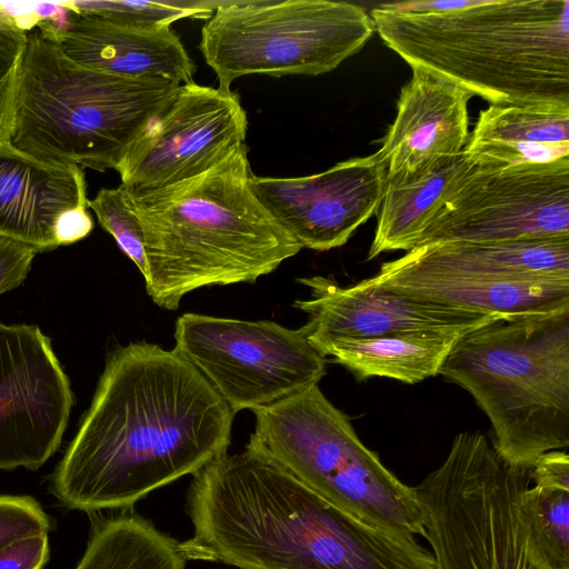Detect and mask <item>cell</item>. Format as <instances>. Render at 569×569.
Wrapping results in <instances>:
<instances>
[{
	"label": "cell",
	"mask_w": 569,
	"mask_h": 569,
	"mask_svg": "<svg viewBox=\"0 0 569 569\" xmlns=\"http://www.w3.org/2000/svg\"><path fill=\"white\" fill-rule=\"evenodd\" d=\"M569 237V157L475 167L433 210L415 248Z\"/></svg>",
	"instance_id": "30bf717a"
},
{
	"label": "cell",
	"mask_w": 569,
	"mask_h": 569,
	"mask_svg": "<svg viewBox=\"0 0 569 569\" xmlns=\"http://www.w3.org/2000/svg\"><path fill=\"white\" fill-rule=\"evenodd\" d=\"M88 208L96 213L101 227L114 238L119 248L143 276V232L138 218L129 207L122 186L100 189L96 197L88 201Z\"/></svg>",
	"instance_id": "484cf974"
},
{
	"label": "cell",
	"mask_w": 569,
	"mask_h": 569,
	"mask_svg": "<svg viewBox=\"0 0 569 569\" xmlns=\"http://www.w3.org/2000/svg\"><path fill=\"white\" fill-rule=\"evenodd\" d=\"M252 412L256 425L247 448L369 526L425 538L426 516L415 487L405 485L365 446L319 385Z\"/></svg>",
	"instance_id": "52a82bcc"
},
{
	"label": "cell",
	"mask_w": 569,
	"mask_h": 569,
	"mask_svg": "<svg viewBox=\"0 0 569 569\" xmlns=\"http://www.w3.org/2000/svg\"><path fill=\"white\" fill-rule=\"evenodd\" d=\"M250 183L270 216L301 249L326 251L343 246L377 212L386 169L375 153L305 177L252 172Z\"/></svg>",
	"instance_id": "4fadbf2b"
},
{
	"label": "cell",
	"mask_w": 569,
	"mask_h": 569,
	"mask_svg": "<svg viewBox=\"0 0 569 569\" xmlns=\"http://www.w3.org/2000/svg\"><path fill=\"white\" fill-rule=\"evenodd\" d=\"M26 33L9 143L44 164L116 169L146 122L180 86L83 67L37 24Z\"/></svg>",
	"instance_id": "5b68a950"
},
{
	"label": "cell",
	"mask_w": 569,
	"mask_h": 569,
	"mask_svg": "<svg viewBox=\"0 0 569 569\" xmlns=\"http://www.w3.org/2000/svg\"><path fill=\"white\" fill-rule=\"evenodd\" d=\"M88 201L80 167L48 166L0 142V238L37 252L56 249L63 217Z\"/></svg>",
	"instance_id": "e0dca14e"
},
{
	"label": "cell",
	"mask_w": 569,
	"mask_h": 569,
	"mask_svg": "<svg viewBox=\"0 0 569 569\" xmlns=\"http://www.w3.org/2000/svg\"><path fill=\"white\" fill-rule=\"evenodd\" d=\"M234 415L174 349L143 341L118 347L50 492L71 510L129 509L226 452Z\"/></svg>",
	"instance_id": "6da1fadb"
},
{
	"label": "cell",
	"mask_w": 569,
	"mask_h": 569,
	"mask_svg": "<svg viewBox=\"0 0 569 569\" xmlns=\"http://www.w3.org/2000/svg\"><path fill=\"white\" fill-rule=\"evenodd\" d=\"M522 505L539 551L553 569H569V489L529 485Z\"/></svg>",
	"instance_id": "cb8c5ba5"
},
{
	"label": "cell",
	"mask_w": 569,
	"mask_h": 569,
	"mask_svg": "<svg viewBox=\"0 0 569 569\" xmlns=\"http://www.w3.org/2000/svg\"><path fill=\"white\" fill-rule=\"evenodd\" d=\"M362 7L330 0L221 1L201 29L199 49L219 88L248 74L330 72L373 34Z\"/></svg>",
	"instance_id": "ba28073f"
},
{
	"label": "cell",
	"mask_w": 569,
	"mask_h": 569,
	"mask_svg": "<svg viewBox=\"0 0 569 569\" xmlns=\"http://www.w3.org/2000/svg\"><path fill=\"white\" fill-rule=\"evenodd\" d=\"M459 337L461 336L341 338L322 341L313 347L359 379L381 377L417 383L439 375L443 361Z\"/></svg>",
	"instance_id": "7402d4cb"
},
{
	"label": "cell",
	"mask_w": 569,
	"mask_h": 569,
	"mask_svg": "<svg viewBox=\"0 0 569 569\" xmlns=\"http://www.w3.org/2000/svg\"><path fill=\"white\" fill-rule=\"evenodd\" d=\"M475 164L463 151L428 171L386 178L367 260L382 252L413 249L436 207Z\"/></svg>",
	"instance_id": "44dd1931"
},
{
	"label": "cell",
	"mask_w": 569,
	"mask_h": 569,
	"mask_svg": "<svg viewBox=\"0 0 569 569\" xmlns=\"http://www.w3.org/2000/svg\"><path fill=\"white\" fill-rule=\"evenodd\" d=\"M471 97L448 79L412 69L400 90L395 120L376 152L386 178L425 172L461 154L469 139Z\"/></svg>",
	"instance_id": "2e32d148"
},
{
	"label": "cell",
	"mask_w": 569,
	"mask_h": 569,
	"mask_svg": "<svg viewBox=\"0 0 569 569\" xmlns=\"http://www.w3.org/2000/svg\"><path fill=\"white\" fill-rule=\"evenodd\" d=\"M251 174L243 143L193 178L124 190L143 232L146 290L158 307L176 310L199 288L254 282L301 250L253 192Z\"/></svg>",
	"instance_id": "3957f363"
},
{
	"label": "cell",
	"mask_w": 569,
	"mask_h": 569,
	"mask_svg": "<svg viewBox=\"0 0 569 569\" xmlns=\"http://www.w3.org/2000/svg\"><path fill=\"white\" fill-rule=\"evenodd\" d=\"M73 392L34 325L0 321V470H37L59 449Z\"/></svg>",
	"instance_id": "7c38bea8"
},
{
	"label": "cell",
	"mask_w": 569,
	"mask_h": 569,
	"mask_svg": "<svg viewBox=\"0 0 569 569\" xmlns=\"http://www.w3.org/2000/svg\"><path fill=\"white\" fill-rule=\"evenodd\" d=\"M247 112L231 90L180 84L127 148L116 171L127 192L193 178L246 141Z\"/></svg>",
	"instance_id": "8fae6325"
},
{
	"label": "cell",
	"mask_w": 569,
	"mask_h": 569,
	"mask_svg": "<svg viewBox=\"0 0 569 569\" xmlns=\"http://www.w3.org/2000/svg\"><path fill=\"white\" fill-rule=\"evenodd\" d=\"M366 281L413 299L501 318L543 315L569 307V280L487 279L400 268L387 261Z\"/></svg>",
	"instance_id": "ac0fdd59"
},
{
	"label": "cell",
	"mask_w": 569,
	"mask_h": 569,
	"mask_svg": "<svg viewBox=\"0 0 569 569\" xmlns=\"http://www.w3.org/2000/svg\"><path fill=\"white\" fill-rule=\"evenodd\" d=\"M52 521L30 496L0 495V548L27 536L48 533Z\"/></svg>",
	"instance_id": "83f0119b"
},
{
	"label": "cell",
	"mask_w": 569,
	"mask_h": 569,
	"mask_svg": "<svg viewBox=\"0 0 569 569\" xmlns=\"http://www.w3.org/2000/svg\"><path fill=\"white\" fill-rule=\"evenodd\" d=\"M298 282L310 290V298L293 307L308 316L299 329L312 346L341 338L462 336L501 318L406 297L366 279L349 287L321 276Z\"/></svg>",
	"instance_id": "5bb4252c"
},
{
	"label": "cell",
	"mask_w": 569,
	"mask_h": 569,
	"mask_svg": "<svg viewBox=\"0 0 569 569\" xmlns=\"http://www.w3.org/2000/svg\"><path fill=\"white\" fill-rule=\"evenodd\" d=\"M27 33L0 4V142H9L19 63Z\"/></svg>",
	"instance_id": "4316f807"
},
{
	"label": "cell",
	"mask_w": 569,
	"mask_h": 569,
	"mask_svg": "<svg viewBox=\"0 0 569 569\" xmlns=\"http://www.w3.org/2000/svg\"><path fill=\"white\" fill-rule=\"evenodd\" d=\"M49 555L48 533L27 536L0 548V569H42Z\"/></svg>",
	"instance_id": "f546056e"
},
{
	"label": "cell",
	"mask_w": 569,
	"mask_h": 569,
	"mask_svg": "<svg viewBox=\"0 0 569 569\" xmlns=\"http://www.w3.org/2000/svg\"><path fill=\"white\" fill-rule=\"evenodd\" d=\"M535 485L569 489V456L567 451L553 450L541 455L530 469Z\"/></svg>",
	"instance_id": "1f68e13d"
},
{
	"label": "cell",
	"mask_w": 569,
	"mask_h": 569,
	"mask_svg": "<svg viewBox=\"0 0 569 569\" xmlns=\"http://www.w3.org/2000/svg\"><path fill=\"white\" fill-rule=\"evenodd\" d=\"M37 253L28 246L0 238V296L26 280Z\"/></svg>",
	"instance_id": "4dcf8cb0"
},
{
	"label": "cell",
	"mask_w": 569,
	"mask_h": 569,
	"mask_svg": "<svg viewBox=\"0 0 569 569\" xmlns=\"http://www.w3.org/2000/svg\"><path fill=\"white\" fill-rule=\"evenodd\" d=\"M407 269L509 281L569 280V237L515 242H437L390 261Z\"/></svg>",
	"instance_id": "d6986e66"
},
{
	"label": "cell",
	"mask_w": 569,
	"mask_h": 569,
	"mask_svg": "<svg viewBox=\"0 0 569 569\" xmlns=\"http://www.w3.org/2000/svg\"><path fill=\"white\" fill-rule=\"evenodd\" d=\"M176 347L237 413L273 405L319 385L327 358L300 329L184 313L176 321Z\"/></svg>",
	"instance_id": "9c48e42d"
},
{
	"label": "cell",
	"mask_w": 569,
	"mask_h": 569,
	"mask_svg": "<svg viewBox=\"0 0 569 569\" xmlns=\"http://www.w3.org/2000/svg\"><path fill=\"white\" fill-rule=\"evenodd\" d=\"M187 561L179 541L126 509L92 522L74 569H184Z\"/></svg>",
	"instance_id": "603a6c76"
},
{
	"label": "cell",
	"mask_w": 569,
	"mask_h": 569,
	"mask_svg": "<svg viewBox=\"0 0 569 569\" xmlns=\"http://www.w3.org/2000/svg\"><path fill=\"white\" fill-rule=\"evenodd\" d=\"M381 40L411 69L497 106L569 107V1L475 0L456 10H371Z\"/></svg>",
	"instance_id": "277c9868"
},
{
	"label": "cell",
	"mask_w": 569,
	"mask_h": 569,
	"mask_svg": "<svg viewBox=\"0 0 569 569\" xmlns=\"http://www.w3.org/2000/svg\"><path fill=\"white\" fill-rule=\"evenodd\" d=\"M187 512V560L237 569H436L415 538L369 526L247 447L193 475Z\"/></svg>",
	"instance_id": "7a4b0ae2"
},
{
	"label": "cell",
	"mask_w": 569,
	"mask_h": 569,
	"mask_svg": "<svg viewBox=\"0 0 569 569\" xmlns=\"http://www.w3.org/2000/svg\"><path fill=\"white\" fill-rule=\"evenodd\" d=\"M74 9L103 19L136 26H171L191 18L208 20L221 1H71Z\"/></svg>",
	"instance_id": "d4e9b609"
},
{
	"label": "cell",
	"mask_w": 569,
	"mask_h": 569,
	"mask_svg": "<svg viewBox=\"0 0 569 569\" xmlns=\"http://www.w3.org/2000/svg\"><path fill=\"white\" fill-rule=\"evenodd\" d=\"M477 164L548 163L569 157V107L490 104L463 150Z\"/></svg>",
	"instance_id": "ffe728a7"
},
{
	"label": "cell",
	"mask_w": 569,
	"mask_h": 569,
	"mask_svg": "<svg viewBox=\"0 0 569 569\" xmlns=\"http://www.w3.org/2000/svg\"><path fill=\"white\" fill-rule=\"evenodd\" d=\"M60 18L36 24L66 57L83 67L130 78L193 82L196 64L171 26L110 21L60 3Z\"/></svg>",
	"instance_id": "9a60e30c"
},
{
	"label": "cell",
	"mask_w": 569,
	"mask_h": 569,
	"mask_svg": "<svg viewBox=\"0 0 569 569\" xmlns=\"http://www.w3.org/2000/svg\"><path fill=\"white\" fill-rule=\"evenodd\" d=\"M436 569H539L523 560L506 555L470 550L450 549L436 556Z\"/></svg>",
	"instance_id": "f1b7e54d"
},
{
	"label": "cell",
	"mask_w": 569,
	"mask_h": 569,
	"mask_svg": "<svg viewBox=\"0 0 569 569\" xmlns=\"http://www.w3.org/2000/svg\"><path fill=\"white\" fill-rule=\"evenodd\" d=\"M439 375L473 397L510 466L530 470L541 455L568 448L569 307L462 335Z\"/></svg>",
	"instance_id": "8992f818"
}]
</instances>
